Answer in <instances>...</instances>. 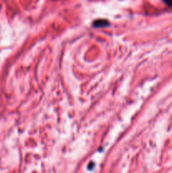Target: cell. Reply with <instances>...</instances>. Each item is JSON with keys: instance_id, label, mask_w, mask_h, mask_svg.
Masks as SVG:
<instances>
[{"instance_id": "1", "label": "cell", "mask_w": 172, "mask_h": 173, "mask_svg": "<svg viewBox=\"0 0 172 173\" xmlns=\"http://www.w3.org/2000/svg\"><path fill=\"white\" fill-rule=\"evenodd\" d=\"M93 25L95 27H105V26H109V23L105 20H95Z\"/></svg>"}, {"instance_id": "2", "label": "cell", "mask_w": 172, "mask_h": 173, "mask_svg": "<svg viewBox=\"0 0 172 173\" xmlns=\"http://www.w3.org/2000/svg\"><path fill=\"white\" fill-rule=\"evenodd\" d=\"M164 3H165L166 5L172 7V0H164Z\"/></svg>"}]
</instances>
